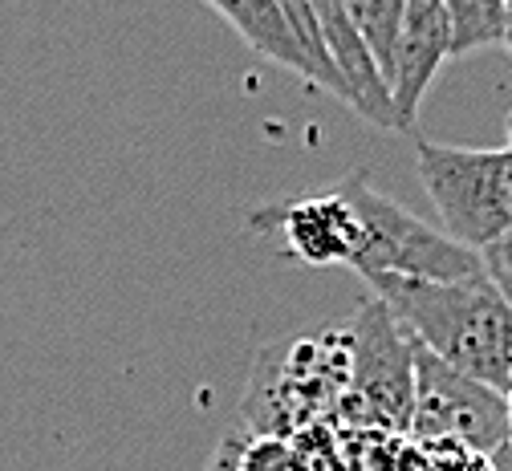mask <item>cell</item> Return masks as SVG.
Listing matches in <instances>:
<instances>
[{
	"mask_svg": "<svg viewBox=\"0 0 512 471\" xmlns=\"http://www.w3.org/2000/svg\"><path fill=\"white\" fill-rule=\"evenodd\" d=\"M366 285L415 346L496 390L512 386V301L492 277L419 281L370 273Z\"/></svg>",
	"mask_w": 512,
	"mask_h": 471,
	"instance_id": "cell-1",
	"label": "cell"
},
{
	"mask_svg": "<svg viewBox=\"0 0 512 471\" xmlns=\"http://www.w3.org/2000/svg\"><path fill=\"white\" fill-rule=\"evenodd\" d=\"M338 191L350 199L362 224V244L354 256V273H395V277H419V281H480L488 268L480 252L464 248L447 232H435L407 208L391 204L387 195H378L366 179L362 167H354Z\"/></svg>",
	"mask_w": 512,
	"mask_h": 471,
	"instance_id": "cell-2",
	"label": "cell"
},
{
	"mask_svg": "<svg viewBox=\"0 0 512 471\" xmlns=\"http://www.w3.org/2000/svg\"><path fill=\"white\" fill-rule=\"evenodd\" d=\"M415 159L443 232L472 252H484L512 220V151L415 139Z\"/></svg>",
	"mask_w": 512,
	"mask_h": 471,
	"instance_id": "cell-3",
	"label": "cell"
},
{
	"mask_svg": "<svg viewBox=\"0 0 512 471\" xmlns=\"http://www.w3.org/2000/svg\"><path fill=\"white\" fill-rule=\"evenodd\" d=\"M407 435L419 443H460L488 455L504 439H512L504 390L472 374H460L456 366H447L423 346H415V398H411Z\"/></svg>",
	"mask_w": 512,
	"mask_h": 471,
	"instance_id": "cell-4",
	"label": "cell"
},
{
	"mask_svg": "<svg viewBox=\"0 0 512 471\" xmlns=\"http://www.w3.org/2000/svg\"><path fill=\"white\" fill-rule=\"evenodd\" d=\"M346 338H350V398L362 402L370 423L403 435L411 419V398H415L411 338L378 297H370L358 309Z\"/></svg>",
	"mask_w": 512,
	"mask_h": 471,
	"instance_id": "cell-5",
	"label": "cell"
},
{
	"mask_svg": "<svg viewBox=\"0 0 512 471\" xmlns=\"http://www.w3.org/2000/svg\"><path fill=\"white\" fill-rule=\"evenodd\" d=\"M248 232L256 236H277L285 256L313 264V268H334V264H354L358 244H362V224L350 199L330 187L322 195H297V199H277V204H261L244 216Z\"/></svg>",
	"mask_w": 512,
	"mask_h": 471,
	"instance_id": "cell-6",
	"label": "cell"
},
{
	"mask_svg": "<svg viewBox=\"0 0 512 471\" xmlns=\"http://www.w3.org/2000/svg\"><path fill=\"white\" fill-rule=\"evenodd\" d=\"M447 57H452V29H447L443 0H407L403 25L395 37V57H391L395 130L415 126V114Z\"/></svg>",
	"mask_w": 512,
	"mask_h": 471,
	"instance_id": "cell-7",
	"label": "cell"
},
{
	"mask_svg": "<svg viewBox=\"0 0 512 471\" xmlns=\"http://www.w3.org/2000/svg\"><path fill=\"white\" fill-rule=\"evenodd\" d=\"M313 13H317V29H322V45L334 61V70L342 74L346 90H350V106L370 118L382 130H395V106H391V86L387 78L378 74L374 57L366 53L350 13H346V0H313Z\"/></svg>",
	"mask_w": 512,
	"mask_h": 471,
	"instance_id": "cell-8",
	"label": "cell"
},
{
	"mask_svg": "<svg viewBox=\"0 0 512 471\" xmlns=\"http://www.w3.org/2000/svg\"><path fill=\"white\" fill-rule=\"evenodd\" d=\"M208 5L256 49V53H265L269 61L285 65L289 74L305 78L309 86H317V70H313V61L305 57V49L297 45L289 21H285V9H281V0H208Z\"/></svg>",
	"mask_w": 512,
	"mask_h": 471,
	"instance_id": "cell-9",
	"label": "cell"
},
{
	"mask_svg": "<svg viewBox=\"0 0 512 471\" xmlns=\"http://www.w3.org/2000/svg\"><path fill=\"white\" fill-rule=\"evenodd\" d=\"M504 5L508 0H443L447 29H452V57L500 45L504 41Z\"/></svg>",
	"mask_w": 512,
	"mask_h": 471,
	"instance_id": "cell-10",
	"label": "cell"
},
{
	"mask_svg": "<svg viewBox=\"0 0 512 471\" xmlns=\"http://www.w3.org/2000/svg\"><path fill=\"white\" fill-rule=\"evenodd\" d=\"M403 9L407 0H346V13L366 45V53L374 57L378 74L391 86V57H395V37L403 25Z\"/></svg>",
	"mask_w": 512,
	"mask_h": 471,
	"instance_id": "cell-11",
	"label": "cell"
},
{
	"mask_svg": "<svg viewBox=\"0 0 512 471\" xmlns=\"http://www.w3.org/2000/svg\"><path fill=\"white\" fill-rule=\"evenodd\" d=\"M236 471H313L305 451L289 435H256L248 431L236 455Z\"/></svg>",
	"mask_w": 512,
	"mask_h": 471,
	"instance_id": "cell-12",
	"label": "cell"
},
{
	"mask_svg": "<svg viewBox=\"0 0 512 471\" xmlns=\"http://www.w3.org/2000/svg\"><path fill=\"white\" fill-rule=\"evenodd\" d=\"M419 447H423V471H492L488 455L460 443H419Z\"/></svg>",
	"mask_w": 512,
	"mask_h": 471,
	"instance_id": "cell-13",
	"label": "cell"
},
{
	"mask_svg": "<svg viewBox=\"0 0 512 471\" xmlns=\"http://www.w3.org/2000/svg\"><path fill=\"white\" fill-rule=\"evenodd\" d=\"M480 260H484V268H488V277H504V273H512V220H508L504 232L480 252Z\"/></svg>",
	"mask_w": 512,
	"mask_h": 471,
	"instance_id": "cell-14",
	"label": "cell"
},
{
	"mask_svg": "<svg viewBox=\"0 0 512 471\" xmlns=\"http://www.w3.org/2000/svg\"><path fill=\"white\" fill-rule=\"evenodd\" d=\"M244 435H248V431H232V435L212 451V459H208V467H204V471H236V455H240Z\"/></svg>",
	"mask_w": 512,
	"mask_h": 471,
	"instance_id": "cell-15",
	"label": "cell"
},
{
	"mask_svg": "<svg viewBox=\"0 0 512 471\" xmlns=\"http://www.w3.org/2000/svg\"><path fill=\"white\" fill-rule=\"evenodd\" d=\"M488 467L492 471H512V439H504L496 451H488Z\"/></svg>",
	"mask_w": 512,
	"mask_h": 471,
	"instance_id": "cell-16",
	"label": "cell"
},
{
	"mask_svg": "<svg viewBox=\"0 0 512 471\" xmlns=\"http://www.w3.org/2000/svg\"><path fill=\"white\" fill-rule=\"evenodd\" d=\"M500 45H508V53H512V0L504 5V41Z\"/></svg>",
	"mask_w": 512,
	"mask_h": 471,
	"instance_id": "cell-17",
	"label": "cell"
},
{
	"mask_svg": "<svg viewBox=\"0 0 512 471\" xmlns=\"http://www.w3.org/2000/svg\"><path fill=\"white\" fill-rule=\"evenodd\" d=\"M492 281H496V285H500V293L512 301V273H504V277H492Z\"/></svg>",
	"mask_w": 512,
	"mask_h": 471,
	"instance_id": "cell-18",
	"label": "cell"
},
{
	"mask_svg": "<svg viewBox=\"0 0 512 471\" xmlns=\"http://www.w3.org/2000/svg\"><path fill=\"white\" fill-rule=\"evenodd\" d=\"M504 407H508V431H512V386L504 390Z\"/></svg>",
	"mask_w": 512,
	"mask_h": 471,
	"instance_id": "cell-19",
	"label": "cell"
},
{
	"mask_svg": "<svg viewBox=\"0 0 512 471\" xmlns=\"http://www.w3.org/2000/svg\"><path fill=\"white\" fill-rule=\"evenodd\" d=\"M508 151H512V114H508Z\"/></svg>",
	"mask_w": 512,
	"mask_h": 471,
	"instance_id": "cell-20",
	"label": "cell"
}]
</instances>
